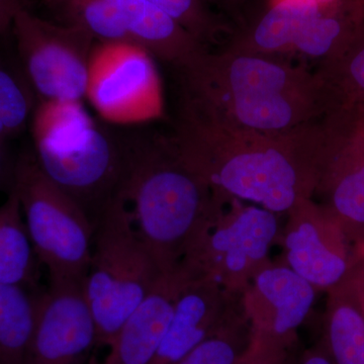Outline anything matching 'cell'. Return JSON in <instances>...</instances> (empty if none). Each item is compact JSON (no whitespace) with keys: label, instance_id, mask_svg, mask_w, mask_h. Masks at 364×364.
Here are the masks:
<instances>
[{"label":"cell","instance_id":"3","mask_svg":"<svg viewBox=\"0 0 364 364\" xmlns=\"http://www.w3.org/2000/svg\"><path fill=\"white\" fill-rule=\"evenodd\" d=\"M123 139L126 170L119 195L160 272H173L217 218L222 198L183 159L171 136Z\"/></svg>","mask_w":364,"mask_h":364},{"label":"cell","instance_id":"21","mask_svg":"<svg viewBox=\"0 0 364 364\" xmlns=\"http://www.w3.org/2000/svg\"><path fill=\"white\" fill-rule=\"evenodd\" d=\"M51 21L90 33L97 42L129 41L123 23L109 0H42ZM134 43V42H133Z\"/></svg>","mask_w":364,"mask_h":364},{"label":"cell","instance_id":"12","mask_svg":"<svg viewBox=\"0 0 364 364\" xmlns=\"http://www.w3.org/2000/svg\"><path fill=\"white\" fill-rule=\"evenodd\" d=\"M205 230L182 265L195 277L215 279L224 272L244 275L259 265L277 234V215L257 205L235 208L231 217Z\"/></svg>","mask_w":364,"mask_h":364},{"label":"cell","instance_id":"27","mask_svg":"<svg viewBox=\"0 0 364 364\" xmlns=\"http://www.w3.org/2000/svg\"><path fill=\"white\" fill-rule=\"evenodd\" d=\"M251 1L252 0H213L215 6L233 21L234 26L241 20L244 11Z\"/></svg>","mask_w":364,"mask_h":364},{"label":"cell","instance_id":"28","mask_svg":"<svg viewBox=\"0 0 364 364\" xmlns=\"http://www.w3.org/2000/svg\"><path fill=\"white\" fill-rule=\"evenodd\" d=\"M356 262L348 280L364 314V256Z\"/></svg>","mask_w":364,"mask_h":364},{"label":"cell","instance_id":"25","mask_svg":"<svg viewBox=\"0 0 364 364\" xmlns=\"http://www.w3.org/2000/svg\"><path fill=\"white\" fill-rule=\"evenodd\" d=\"M282 360L284 345L257 331L235 364H282Z\"/></svg>","mask_w":364,"mask_h":364},{"label":"cell","instance_id":"7","mask_svg":"<svg viewBox=\"0 0 364 364\" xmlns=\"http://www.w3.org/2000/svg\"><path fill=\"white\" fill-rule=\"evenodd\" d=\"M13 188L50 282H85L95 233V224L85 210L46 176L33 150L16 158Z\"/></svg>","mask_w":364,"mask_h":364},{"label":"cell","instance_id":"1","mask_svg":"<svg viewBox=\"0 0 364 364\" xmlns=\"http://www.w3.org/2000/svg\"><path fill=\"white\" fill-rule=\"evenodd\" d=\"M318 121L265 133L181 107L170 136L218 196L247 200L277 214L293 210L317 188Z\"/></svg>","mask_w":364,"mask_h":364},{"label":"cell","instance_id":"19","mask_svg":"<svg viewBox=\"0 0 364 364\" xmlns=\"http://www.w3.org/2000/svg\"><path fill=\"white\" fill-rule=\"evenodd\" d=\"M325 349L333 364H364V314L348 279L334 289Z\"/></svg>","mask_w":364,"mask_h":364},{"label":"cell","instance_id":"16","mask_svg":"<svg viewBox=\"0 0 364 364\" xmlns=\"http://www.w3.org/2000/svg\"><path fill=\"white\" fill-rule=\"evenodd\" d=\"M116 9L132 42L156 60L178 70L210 49L148 0H109Z\"/></svg>","mask_w":364,"mask_h":364},{"label":"cell","instance_id":"13","mask_svg":"<svg viewBox=\"0 0 364 364\" xmlns=\"http://www.w3.org/2000/svg\"><path fill=\"white\" fill-rule=\"evenodd\" d=\"M293 210L298 220L286 238L289 267L315 287L335 289L343 284L358 259L347 252L343 223L329 210L320 214L308 200Z\"/></svg>","mask_w":364,"mask_h":364},{"label":"cell","instance_id":"5","mask_svg":"<svg viewBox=\"0 0 364 364\" xmlns=\"http://www.w3.org/2000/svg\"><path fill=\"white\" fill-rule=\"evenodd\" d=\"M163 273L139 236L121 195L95 223L90 268L83 282L95 328V348L109 347Z\"/></svg>","mask_w":364,"mask_h":364},{"label":"cell","instance_id":"4","mask_svg":"<svg viewBox=\"0 0 364 364\" xmlns=\"http://www.w3.org/2000/svg\"><path fill=\"white\" fill-rule=\"evenodd\" d=\"M31 128L41 169L95 224L121 193L126 170L123 136L98 126L81 102L38 100Z\"/></svg>","mask_w":364,"mask_h":364},{"label":"cell","instance_id":"9","mask_svg":"<svg viewBox=\"0 0 364 364\" xmlns=\"http://www.w3.org/2000/svg\"><path fill=\"white\" fill-rule=\"evenodd\" d=\"M16 48L28 83L38 100L82 102L95 38L23 9L13 26Z\"/></svg>","mask_w":364,"mask_h":364},{"label":"cell","instance_id":"18","mask_svg":"<svg viewBox=\"0 0 364 364\" xmlns=\"http://www.w3.org/2000/svg\"><path fill=\"white\" fill-rule=\"evenodd\" d=\"M39 264L20 200L11 188L6 202L0 205V284L33 291L37 287Z\"/></svg>","mask_w":364,"mask_h":364},{"label":"cell","instance_id":"2","mask_svg":"<svg viewBox=\"0 0 364 364\" xmlns=\"http://www.w3.org/2000/svg\"><path fill=\"white\" fill-rule=\"evenodd\" d=\"M176 72L181 107L245 130H296L318 121L330 107L317 72L286 57L222 46Z\"/></svg>","mask_w":364,"mask_h":364},{"label":"cell","instance_id":"20","mask_svg":"<svg viewBox=\"0 0 364 364\" xmlns=\"http://www.w3.org/2000/svg\"><path fill=\"white\" fill-rule=\"evenodd\" d=\"M36 318V293L0 284V364H25Z\"/></svg>","mask_w":364,"mask_h":364},{"label":"cell","instance_id":"22","mask_svg":"<svg viewBox=\"0 0 364 364\" xmlns=\"http://www.w3.org/2000/svg\"><path fill=\"white\" fill-rule=\"evenodd\" d=\"M315 71L324 83L329 109L364 105V30L344 51L318 64Z\"/></svg>","mask_w":364,"mask_h":364},{"label":"cell","instance_id":"8","mask_svg":"<svg viewBox=\"0 0 364 364\" xmlns=\"http://www.w3.org/2000/svg\"><path fill=\"white\" fill-rule=\"evenodd\" d=\"M155 60L129 41L95 43L85 97L104 121L139 126L162 119L164 95Z\"/></svg>","mask_w":364,"mask_h":364},{"label":"cell","instance_id":"15","mask_svg":"<svg viewBox=\"0 0 364 364\" xmlns=\"http://www.w3.org/2000/svg\"><path fill=\"white\" fill-rule=\"evenodd\" d=\"M218 282L193 277L182 287L156 356L151 364H176L208 337L223 329Z\"/></svg>","mask_w":364,"mask_h":364},{"label":"cell","instance_id":"24","mask_svg":"<svg viewBox=\"0 0 364 364\" xmlns=\"http://www.w3.org/2000/svg\"><path fill=\"white\" fill-rule=\"evenodd\" d=\"M241 353L233 335L223 328L176 364H235Z\"/></svg>","mask_w":364,"mask_h":364},{"label":"cell","instance_id":"29","mask_svg":"<svg viewBox=\"0 0 364 364\" xmlns=\"http://www.w3.org/2000/svg\"><path fill=\"white\" fill-rule=\"evenodd\" d=\"M301 364H333L324 348H316L306 352Z\"/></svg>","mask_w":364,"mask_h":364},{"label":"cell","instance_id":"17","mask_svg":"<svg viewBox=\"0 0 364 364\" xmlns=\"http://www.w3.org/2000/svg\"><path fill=\"white\" fill-rule=\"evenodd\" d=\"M255 286L274 309L263 334L284 345L303 324L315 301V287L289 267L264 268L257 273Z\"/></svg>","mask_w":364,"mask_h":364},{"label":"cell","instance_id":"11","mask_svg":"<svg viewBox=\"0 0 364 364\" xmlns=\"http://www.w3.org/2000/svg\"><path fill=\"white\" fill-rule=\"evenodd\" d=\"M97 345L83 282H50L36 293V318L25 364H80Z\"/></svg>","mask_w":364,"mask_h":364},{"label":"cell","instance_id":"10","mask_svg":"<svg viewBox=\"0 0 364 364\" xmlns=\"http://www.w3.org/2000/svg\"><path fill=\"white\" fill-rule=\"evenodd\" d=\"M318 183L328 210L364 229V105L329 109L320 121Z\"/></svg>","mask_w":364,"mask_h":364},{"label":"cell","instance_id":"6","mask_svg":"<svg viewBox=\"0 0 364 364\" xmlns=\"http://www.w3.org/2000/svg\"><path fill=\"white\" fill-rule=\"evenodd\" d=\"M363 30V0H277L244 16L224 46L320 64Z\"/></svg>","mask_w":364,"mask_h":364},{"label":"cell","instance_id":"14","mask_svg":"<svg viewBox=\"0 0 364 364\" xmlns=\"http://www.w3.org/2000/svg\"><path fill=\"white\" fill-rule=\"evenodd\" d=\"M191 275L183 267L163 273L156 286L122 326L104 360L88 364H151L164 338L174 303Z\"/></svg>","mask_w":364,"mask_h":364},{"label":"cell","instance_id":"23","mask_svg":"<svg viewBox=\"0 0 364 364\" xmlns=\"http://www.w3.org/2000/svg\"><path fill=\"white\" fill-rule=\"evenodd\" d=\"M35 100L20 78L0 61V141L20 135L32 119Z\"/></svg>","mask_w":364,"mask_h":364},{"label":"cell","instance_id":"26","mask_svg":"<svg viewBox=\"0 0 364 364\" xmlns=\"http://www.w3.org/2000/svg\"><path fill=\"white\" fill-rule=\"evenodd\" d=\"M31 6L32 0H0V35L11 30L16 14Z\"/></svg>","mask_w":364,"mask_h":364},{"label":"cell","instance_id":"30","mask_svg":"<svg viewBox=\"0 0 364 364\" xmlns=\"http://www.w3.org/2000/svg\"><path fill=\"white\" fill-rule=\"evenodd\" d=\"M363 6H364V0H363Z\"/></svg>","mask_w":364,"mask_h":364}]
</instances>
